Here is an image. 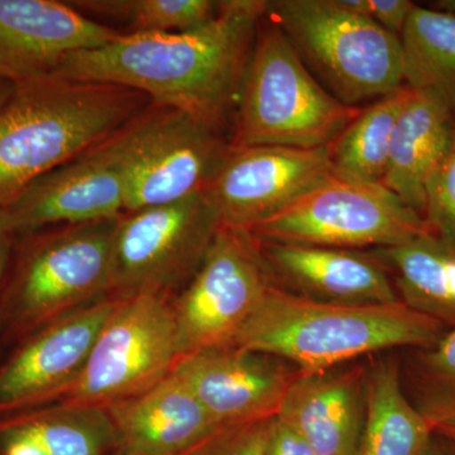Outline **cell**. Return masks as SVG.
<instances>
[{"mask_svg":"<svg viewBox=\"0 0 455 455\" xmlns=\"http://www.w3.org/2000/svg\"><path fill=\"white\" fill-rule=\"evenodd\" d=\"M272 284L259 239L241 228L221 226L172 304L181 357L232 343Z\"/></svg>","mask_w":455,"mask_h":455,"instance_id":"cell-11","label":"cell"},{"mask_svg":"<svg viewBox=\"0 0 455 455\" xmlns=\"http://www.w3.org/2000/svg\"><path fill=\"white\" fill-rule=\"evenodd\" d=\"M366 371L300 373L284 395L277 416L317 455H359L366 410Z\"/></svg>","mask_w":455,"mask_h":455,"instance_id":"cell-19","label":"cell"},{"mask_svg":"<svg viewBox=\"0 0 455 455\" xmlns=\"http://www.w3.org/2000/svg\"><path fill=\"white\" fill-rule=\"evenodd\" d=\"M419 357V411L433 427L455 420V329Z\"/></svg>","mask_w":455,"mask_h":455,"instance_id":"cell-27","label":"cell"},{"mask_svg":"<svg viewBox=\"0 0 455 455\" xmlns=\"http://www.w3.org/2000/svg\"><path fill=\"white\" fill-rule=\"evenodd\" d=\"M410 97L403 86L364 108L329 147L335 179L357 184H381L398 116Z\"/></svg>","mask_w":455,"mask_h":455,"instance_id":"cell-24","label":"cell"},{"mask_svg":"<svg viewBox=\"0 0 455 455\" xmlns=\"http://www.w3.org/2000/svg\"><path fill=\"white\" fill-rule=\"evenodd\" d=\"M434 427L407 401L394 363L379 364L366 379V410L359 455H420Z\"/></svg>","mask_w":455,"mask_h":455,"instance_id":"cell-23","label":"cell"},{"mask_svg":"<svg viewBox=\"0 0 455 455\" xmlns=\"http://www.w3.org/2000/svg\"><path fill=\"white\" fill-rule=\"evenodd\" d=\"M76 9L128 20L131 33L193 31L212 20L221 2L212 0H92L71 2Z\"/></svg>","mask_w":455,"mask_h":455,"instance_id":"cell-26","label":"cell"},{"mask_svg":"<svg viewBox=\"0 0 455 455\" xmlns=\"http://www.w3.org/2000/svg\"><path fill=\"white\" fill-rule=\"evenodd\" d=\"M116 221L16 235L0 290V335L23 340L110 295Z\"/></svg>","mask_w":455,"mask_h":455,"instance_id":"cell-4","label":"cell"},{"mask_svg":"<svg viewBox=\"0 0 455 455\" xmlns=\"http://www.w3.org/2000/svg\"><path fill=\"white\" fill-rule=\"evenodd\" d=\"M395 276L400 300L410 309L455 329V247L434 233L371 252Z\"/></svg>","mask_w":455,"mask_h":455,"instance_id":"cell-22","label":"cell"},{"mask_svg":"<svg viewBox=\"0 0 455 455\" xmlns=\"http://www.w3.org/2000/svg\"><path fill=\"white\" fill-rule=\"evenodd\" d=\"M14 238H16V236H14ZM14 238L8 239V241L3 242V243L0 244V290H2L5 274H7L9 262H11Z\"/></svg>","mask_w":455,"mask_h":455,"instance_id":"cell-33","label":"cell"},{"mask_svg":"<svg viewBox=\"0 0 455 455\" xmlns=\"http://www.w3.org/2000/svg\"><path fill=\"white\" fill-rule=\"evenodd\" d=\"M434 431H438L443 436L455 443V420L445 421V423L436 425L434 427Z\"/></svg>","mask_w":455,"mask_h":455,"instance_id":"cell-36","label":"cell"},{"mask_svg":"<svg viewBox=\"0 0 455 455\" xmlns=\"http://www.w3.org/2000/svg\"><path fill=\"white\" fill-rule=\"evenodd\" d=\"M403 82L455 113V17L415 5L400 36Z\"/></svg>","mask_w":455,"mask_h":455,"instance_id":"cell-25","label":"cell"},{"mask_svg":"<svg viewBox=\"0 0 455 455\" xmlns=\"http://www.w3.org/2000/svg\"><path fill=\"white\" fill-rule=\"evenodd\" d=\"M116 301L108 296L20 340L0 366V418L50 405L64 396L83 372Z\"/></svg>","mask_w":455,"mask_h":455,"instance_id":"cell-13","label":"cell"},{"mask_svg":"<svg viewBox=\"0 0 455 455\" xmlns=\"http://www.w3.org/2000/svg\"><path fill=\"white\" fill-rule=\"evenodd\" d=\"M424 220L431 233L455 247V134L447 156L427 180Z\"/></svg>","mask_w":455,"mask_h":455,"instance_id":"cell-28","label":"cell"},{"mask_svg":"<svg viewBox=\"0 0 455 455\" xmlns=\"http://www.w3.org/2000/svg\"><path fill=\"white\" fill-rule=\"evenodd\" d=\"M16 84L12 82V80L0 74V110L8 103L9 99H11L14 90H16Z\"/></svg>","mask_w":455,"mask_h":455,"instance_id":"cell-34","label":"cell"},{"mask_svg":"<svg viewBox=\"0 0 455 455\" xmlns=\"http://www.w3.org/2000/svg\"><path fill=\"white\" fill-rule=\"evenodd\" d=\"M194 451H196V449H194V451H188V453L184 455H194Z\"/></svg>","mask_w":455,"mask_h":455,"instance_id":"cell-38","label":"cell"},{"mask_svg":"<svg viewBox=\"0 0 455 455\" xmlns=\"http://www.w3.org/2000/svg\"><path fill=\"white\" fill-rule=\"evenodd\" d=\"M221 227L208 190L124 212L113 239L112 298L161 295L185 287Z\"/></svg>","mask_w":455,"mask_h":455,"instance_id":"cell-8","label":"cell"},{"mask_svg":"<svg viewBox=\"0 0 455 455\" xmlns=\"http://www.w3.org/2000/svg\"><path fill=\"white\" fill-rule=\"evenodd\" d=\"M121 35L70 3L0 0V74L16 85L52 76L71 53L97 49Z\"/></svg>","mask_w":455,"mask_h":455,"instance_id":"cell-15","label":"cell"},{"mask_svg":"<svg viewBox=\"0 0 455 455\" xmlns=\"http://www.w3.org/2000/svg\"><path fill=\"white\" fill-rule=\"evenodd\" d=\"M248 232L271 243L362 251L397 247L431 230L381 184L333 178Z\"/></svg>","mask_w":455,"mask_h":455,"instance_id":"cell-9","label":"cell"},{"mask_svg":"<svg viewBox=\"0 0 455 455\" xmlns=\"http://www.w3.org/2000/svg\"><path fill=\"white\" fill-rule=\"evenodd\" d=\"M420 455H455L451 453V451H448L444 445H440L439 443H436L433 438L430 439V442L427 443V447H425L424 451H421Z\"/></svg>","mask_w":455,"mask_h":455,"instance_id":"cell-35","label":"cell"},{"mask_svg":"<svg viewBox=\"0 0 455 455\" xmlns=\"http://www.w3.org/2000/svg\"><path fill=\"white\" fill-rule=\"evenodd\" d=\"M17 235L16 224L8 208H0V244Z\"/></svg>","mask_w":455,"mask_h":455,"instance_id":"cell-32","label":"cell"},{"mask_svg":"<svg viewBox=\"0 0 455 455\" xmlns=\"http://www.w3.org/2000/svg\"><path fill=\"white\" fill-rule=\"evenodd\" d=\"M17 235L44 228L119 220L123 178L104 142L36 180L7 206Z\"/></svg>","mask_w":455,"mask_h":455,"instance_id":"cell-16","label":"cell"},{"mask_svg":"<svg viewBox=\"0 0 455 455\" xmlns=\"http://www.w3.org/2000/svg\"><path fill=\"white\" fill-rule=\"evenodd\" d=\"M359 112L323 88L265 13L233 116V149L331 147Z\"/></svg>","mask_w":455,"mask_h":455,"instance_id":"cell-5","label":"cell"},{"mask_svg":"<svg viewBox=\"0 0 455 455\" xmlns=\"http://www.w3.org/2000/svg\"><path fill=\"white\" fill-rule=\"evenodd\" d=\"M106 410L119 455H184L226 429L173 372Z\"/></svg>","mask_w":455,"mask_h":455,"instance_id":"cell-18","label":"cell"},{"mask_svg":"<svg viewBox=\"0 0 455 455\" xmlns=\"http://www.w3.org/2000/svg\"><path fill=\"white\" fill-rule=\"evenodd\" d=\"M266 14L323 88L346 106L405 86L400 37L338 0H269Z\"/></svg>","mask_w":455,"mask_h":455,"instance_id":"cell-6","label":"cell"},{"mask_svg":"<svg viewBox=\"0 0 455 455\" xmlns=\"http://www.w3.org/2000/svg\"><path fill=\"white\" fill-rule=\"evenodd\" d=\"M271 419L227 427L194 451V455H265Z\"/></svg>","mask_w":455,"mask_h":455,"instance_id":"cell-29","label":"cell"},{"mask_svg":"<svg viewBox=\"0 0 455 455\" xmlns=\"http://www.w3.org/2000/svg\"><path fill=\"white\" fill-rule=\"evenodd\" d=\"M274 358L228 344L182 355L172 372L227 429L277 415L300 372H291Z\"/></svg>","mask_w":455,"mask_h":455,"instance_id":"cell-14","label":"cell"},{"mask_svg":"<svg viewBox=\"0 0 455 455\" xmlns=\"http://www.w3.org/2000/svg\"><path fill=\"white\" fill-rule=\"evenodd\" d=\"M272 280L286 291L337 305L400 302L388 271L372 253L317 245L260 242Z\"/></svg>","mask_w":455,"mask_h":455,"instance_id":"cell-17","label":"cell"},{"mask_svg":"<svg viewBox=\"0 0 455 455\" xmlns=\"http://www.w3.org/2000/svg\"><path fill=\"white\" fill-rule=\"evenodd\" d=\"M265 455H317L300 434L275 415L268 423Z\"/></svg>","mask_w":455,"mask_h":455,"instance_id":"cell-30","label":"cell"},{"mask_svg":"<svg viewBox=\"0 0 455 455\" xmlns=\"http://www.w3.org/2000/svg\"><path fill=\"white\" fill-rule=\"evenodd\" d=\"M433 9L455 17V0H438V2H434Z\"/></svg>","mask_w":455,"mask_h":455,"instance_id":"cell-37","label":"cell"},{"mask_svg":"<svg viewBox=\"0 0 455 455\" xmlns=\"http://www.w3.org/2000/svg\"><path fill=\"white\" fill-rule=\"evenodd\" d=\"M414 7L410 0H366V16L400 37Z\"/></svg>","mask_w":455,"mask_h":455,"instance_id":"cell-31","label":"cell"},{"mask_svg":"<svg viewBox=\"0 0 455 455\" xmlns=\"http://www.w3.org/2000/svg\"><path fill=\"white\" fill-rule=\"evenodd\" d=\"M104 145L123 178L125 212L208 190L233 151L221 128L152 103Z\"/></svg>","mask_w":455,"mask_h":455,"instance_id":"cell-7","label":"cell"},{"mask_svg":"<svg viewBox=\"0 0 455 455\" xmlns=\"http://www.w3.org/2000/svg\"><path fill=\"white\" fill-rule=\"evenodd\" d=\"M444 326L410 309L387 305H337L310 300L272 284L232 346L287 359L300 373H320L367 353L430 348Z\"/></svg>","mask_w":455,"mask_h":455,"instance_id":"cell-3","label":"cell"},{"mask_svg":"<svg viewBox=\"0 0 455 455\" xmlns=\"http://www.w3.org/2000/svg\"><path fill=\"white\" fill-rule=\"evenodd\" d=\"M454 134L453 110L429 92L410 88L381 185L423 218L427 180L447 156Z\"/></svg>","mask_w":455,"mask_h":455,"instance_id":"cell-20","label":"cell"},{"mask_svg":"<svg viewBox=\"0 0 455 455\" xmlns=\"http://www.w3.org/2000/svg\"><path fill=\"white\" fill-rule=\"evenodd\" d=\"M116 433L106 407L60 403L0 418V455H106Z\"/></svg>","mask_w":455,"mask_h":455,"instance_id":"cell-21","label":"cell"},{"mask_svg":"<svg viewBox=\"0 0 455 455\" xmlns=\"http://www.w3.org/2000/svg\"><path fill=\"white\" fill-rule=\"evenodd\" d=\"M333 178L329 147H250L233 149L208 193L221 226L248 230Z\"/></svg>","mask_w":455,"mask_h":455,"instance_id":"cell-12","label":"cell"},{"mask_svg":"<svg viewBox=\"0 0 455 455\" xmlns=\"http://www.w3.org/2000/svg\"><path fill=\"white\" fill-rule=\"evenodd\" d=\"M267 0H226L217 16L193 31L122 33L71 53L52 76L136 90L155 106L173 108L224 130Z\"/></svg>","mask_w":455,"mask_h":455,"instance_id":"cell-1","label":"cell"},{"mask_svg":"<svg viewBox=\"0 0 455 455\" xmlns=\"http://www.w3.org/2000/svg\"><path fill=\"white\" fill-rule=\"evenodd\" d=\"M151 106L136 90L47 76L0 110V208L36 180L112 137Z\"/></svg>","mask_w":455,"mask_h":455,"instance_id":"cell-2","label":"cell"},{"mask_svg":"<svg viewBox=\"0 0 455 455\" xmlns=\"http://www.w3.org/2000/svg\"><path fill=\"white\" fill-rule=\"evenodd\" d=\"M181 357L175 311L166 296L118 299L83 372L60 403L107 407L142 394Z\"/></svg>","mask_w":455,"mask_h":455,"instance_id":"cell-10","label":"cell"}]
</instances>
